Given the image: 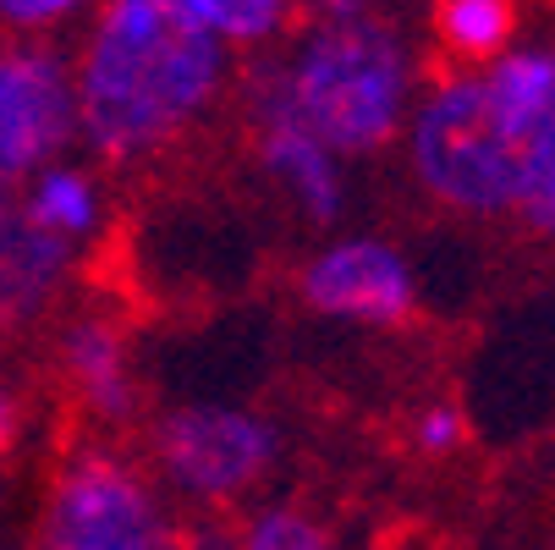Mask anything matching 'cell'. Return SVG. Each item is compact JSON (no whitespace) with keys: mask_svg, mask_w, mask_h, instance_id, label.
Wrapping results in <instances>:
<instances>
[{"mask_svg":"<svg viewBox=\"0 0 555 550\" xmlns=\"http://www.w3.org/2000/svg\"><path fill=\"white\" fill-rule=\"evenodd\" d=\"M517 34V0H440L435 7V39L456 66H490L501 50H512Z\"/></svg>","mask_w":555,"mask_h":550,"instance_id":"12","label":"cell"},{"mask_svg":"<svg viewBox=\"0 0 555 550\" xmlns=\"http://www.w3.org/2000/svg\"><path fill=\"white\" fill-rule=\"evenodd\" d=\"M281 457V430L248 408H177L154 424V474L182 501L220 507L248 496Z\"/></svg>","mask_w":555,"mask_h":550,"instance_id":"5","label":"cell"},{"mask_svg":"<svg viewBox=\"0 0 555 550\" xmlns=\"http://www.w3.org/2000/svg\"><path fill=\"white\" fill-rule=\"evenodd\" d=\"M292 7L308 12V17H374L390 0H292Z\"/></svg>","mask_w":555,"mask_h":550,"instance_id":"18","label":"cell"},{"mask_svg":"<svg viewBox=\"0 0 555 550\" xmlns=\"http://www.w3.org/2000/svg\"><path fill=\"white\" fill-rule=\"evenodd\" d=\"M259 132V166L264 177L297 204V215L308 226H331L347 215V171H341V154L325 149L313 132L302 127H254Z\"/></svg>","mask_w":555,"mask_h":550,"instance_id":"9","label":"cell"},{"mask_svg":"<svg viewBox=\"0 0 555 550\" xmlns=\"http://www.w3.org/2000/svg\"><path fill=\"white\" fill-rule=\"evenodd\" d=\"M17 209L28 220H39L44 231H55V238L77 243V248L94 243L100 226H105V193H100V182L83 166H72L66 154H61V161H50L44 171H34V182L17 193Z\"/></svg>","mask_w":555,"mask_h":550,"instance_id":"11","label":"cell"},{"mask_svg":"<svg viewBox=\"0 0 555 550\" xmlns=\"http://www.w3.org/2000/svg\"><path fill=\"white\" fill-rule=\"evenodd\" d=\"M17 440V397H12V385L0 380V451H7Z\"/></svg>","mask_w":555,"mask_h":550,"instance_id":"19","label":"cell"},{"mask_svg":"<svg viewBox=\"0 0 555 550\" xmlns=\"http://www.w3.org/2000/svg\"><path fill=\"white\" fill-rule=\"evenodd\" d=\"M243 89L254 127H302L358 161L402 138L418 100V50L385 12L308 17L281 50H259Z\"/></svg>","mask_w":555,"mask_h":550,"instance_id":"2","label":"cell"},{"mask_svg":"<svg viewBox=\"0 0 555 550\" xmlns=\"http://www.w3.org/2000/svg\"><path fill=\"white\" fill-rule=\"evenodd\" d=\"M61 363L83 397L105 424H121L138 413V380H132V358H127V342L121 331L105 320V314H83L72 320L66 336H61Z\"/></svg>","mask_w":555,"mask_h":550,"instance_id":"10","label":"cell"},{"mask_svg":"<svg viewBox=\"0 0 555 550\" xmlns=\"http://www.w3.org/2000/svg\"><path fill=\"white\" fill-rule=\"evenodd\" d=\"M77 243L44 231L17 204L0 209V325H28L66 292Z\"/></svg>","mask_w":555,"mask_h":550,"instance_id":"8","label":"cell"},{"mask_svg":"<svg viewBox=\"0 0 555 550\" xmlns=\"http://www.w3.org/2000/svg\"><path fill=\"white\" fill-rule=\"evenodd\" d=\"M77 143L72 61L39 39L0 34V209Z\"/></svg>","mask_w":555,"mask_h":550,"instance_id":"6","label":"cell"},{"mask_svg":"<svg viewBox=\"0 0 555 550\" xmlns=\"http://www.w3.org/2000/svg\"><path fill=\"white\" fill-rule=\"evenodd\" d=\"M517 220L533 231V238H550V243H555V105H550V116L528 132V149H522Z\"/></svg>","mask_w":555,"mask_h":550,"instance_id":"14","label":"cell"},{"mask_svg":"<svg viewBox=\"0 0 555 550\" xmlns=\"http://www.w3.org/2000/svg\"><path fill=\"white\" fill-rule=\"evenodd\" d=\"M177 523L138 468L83 451L61 468L39 517V550H177Z\"/></svg>","mask_w":555,"mask_h":550,"instance_id":"4","label":"cell"},{"mask_svg":"<svg viewBox=\"0 0 555 550\" xmlns=\"http://www.w3.org/2000/svg\"><path fill=\"white\" fill-rule=\"evenodd\" d=\"M462 440V413L456 408H429L418 413V446L424 451H451Z\"/></svg>","mask_w":555,"mask_h":550,"instance_id":"17","label":"cell"},{"mask_svg":"<svg viewBox=\"0 0 555 550\" xmlns=\"http://www.w3.org/2000/svg\"><path fill=\"white\" fill-rule=\"evenodd\" d=\"M171 7L231 50H270L297 17L292 0H171Z\"/></svg>","mask_w":555,"mask_h":550,"instance_id":"13","label":"cell"},{"mask_svg":"<svg viewBox=\"0 0 555 550\" xmlns=\"http://www.w3.org/2000/svg\"><path fill=\"white\" fill-rule=\"evenodd\" d=\"M231 77L236 50L171 0H100L72 55L77 143L111 166H143L215 116Z\"/></svg>","mask_w":555,"mask_h":550,"instance_id":"1","label":"cell"},{"mask_svg":"<svg viewBox=\"0 0 555 550\" xmlns=\"http://www.w3.org/2000/svg\"><path fill=\"white\" fill-rule=\"evenodd\" d=\"M402 138L418 188L440 209L467 220L517 215L528 127H517L506 105L490 94L485 66H456L435 77L413 100Z\"/></svg>","mask_w":555,"mask_h":550,"instance_id":"3","label":"cell"},{"mask_svg":"<svg viewBox=\"0 0 555 550\" xmlns=\"http://www.w3.org/2000/svg\"><path fill=\"white\" fill-rule=\"evenodd\" d=\"M100 0H0V34L12 39H44L66 23H77L83 12H94Z\"/></svg>","mask_w":555,"mask_h":550,"instance_id":"16","label":"cell"},{"mask_svg":"<svg viewBox=\"0 0 555 550\" xmlns=\"http://www.w3.org/2000/svg\"><path fill=\"white\" fill-rule=\"evenodd\" d=\"M236 550H331V534L297 507H264L236 528Z\"/></svg>","mask_w":555,"mask_h":550,"instance_id":"15","label":"cell"},{"mask_svg":"<svg viewBox=\"0 0 555 550\" xmlns=\"http://www.w3.org/2000/svg\"><path fill=\"white\" fill-rule=\"evenodd\" d=\"M313 314L347 325H402L418 308V276L408 254L385 238H336L297 276Z\"/></svg>","mask_w":555,"mask_h":550,"instance_id":"7","label":"cell"}]
</instances>
